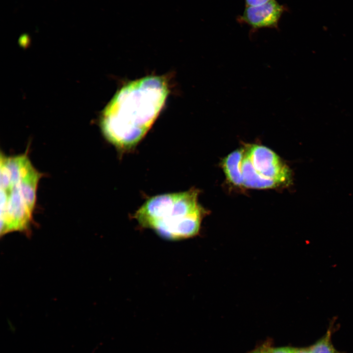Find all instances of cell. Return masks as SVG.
<instances>
[{
  "instance_id": "cell-9",
  "label": "cell",
  "mask_w": 353,
  "mask_h": 353,
  "mask_svg": "<svg viewBox=\"0 0 353 353\" xmlns=\"http://www.w3.org/2000/svg\"><path fill=\"white\" fill-rule=\"evenodd\" d=\"M271 347L268 344H264L249 353H270Z\"/></svg>"
},
{
  "instance_id": "cell-3",
  "label": "cell",
  "mask_w": 353,
  "mask_h": 353,
  "mask_svg": "<svg viewBox=\"0 0 353 353\" xmlns=\"http://www.w3.org/2000/svg\"><path fill=\"white\" fill-rule=\"evenodd\" d=\"M196 189L152 197L134 215L142 227L152 229L166 239L180 240L199 234L208 211L198 202Z\"/></svg>"
},
{
  "instance_id": "cell-2",
  "label": "cell",
  "mask_w": 353,
  "mask_h": 353,
  "mask_svg": "<svg viewBox=\"0 0 353 353\" xmlns=\"http://www.w3.org/2000/svg\"><path fill=\"white\" fill-rule=\"evenodd\" d=\"M41 176L32 165L27 153L12 156L1 153V235L28 230Z\"/></svg>"
},
{
  "instance_id": "cell-7",
  "label": "cell",
  "mask_w": 353,
  "mask_h": 353,
  "mask_svg": "<svg viewBox=\"0 0 353 353\" xmlns=\"http://www.w3.org/2000/svg\"><path fill=\"white\" fill-rule=\"evenodd\" d=\"M331 331L326 334L309 348L311 353H339L333 346L331 341Z\"/></svg>"
},
{
  "instance_id": "cell-6",
  "label": "cell",
  "mask_w": 353,
  "mask_h": 353,
  "mask_svg": "<svg viewBox=\"0 0 353 353\" xmlns=\"http://www.w3.org/2000/svg\"><path fill=\"white\" fill-rule=\"evenodd\" d=\"M242 156V148L237 149L225 157L221 164L227 180L232 185L239 188H243L240 171Z\"/></svg>"
},
{
  "instance_id": "cell-8",
  "label": "cell",
  "mask_w": 353,
  "mask_h": 353,
  "mask_svg": "<svg viewBox=\"0 0 353 353\" xmlns=\"http://www.w3.org/2000/svg\"><path fill=\"white\" fill-rule=\"evenodd\" d=\"M270 353H294V348L286 347L271 348Z\"/></svg>"
},
{
  "instance_id": "cell-11",
  "label": "cell",
  "mask_w": 353,
  "mask_h": 353,
  "mask_svg": "<svg viewBox=\"0 0 353 353\" xmlns=\"http://www.w3.org/2000/svg\"><path fill=\"white\" fill-rule=\"evenodd\" d=\"M294 353H311L309 348H294Z\"/></svg>"
},
{
  "instance_id": "cell-4",
  "label": "cell",
  "mask_w": 353,
  "mask_h": 353,
  "mask_svg": "<svg viewBox=\"0 0 353 353\" xmlns=\"http://www.w3.org/2000/svg\"><path fill=\"white\" fill-rule=\"evenodd\" d=\"M242 150L240 171L243 188L266 189L290 184L291 170L274 151L258 144H246Z\"/></svg>"
},
{
  "instance_id": "cell-5",
  "label": "cell",
  "mask_w": 353,
  "mask_h": 353,
  "mask_svg": "<svg viewBox=\"0 0 353 353\" xmlns=\"http://www.w3.org/2000/svg\"><path fill=\"white\" fill-rule=\"evenodd\" d=\"M286 10L283 5L276 0H271L258 6H246L237 20L254 30L263 28H277L280 19Z\"/></svg>"
},
{
  "instance_id": "cell-10",
  "label": "cell",
  "mask_w": 353,
  "mask_h": 353,
  "mask_svg": "<svg viewBox=\"0 0 353 353\" xmlns=\"http://www.w3.org/2000/svg\"><path fill=\"white\" fill-rule=\"evenodd\" d=\"M271 0H245L246 6H255L264 4Z\"/></svg>"
},
{
  "instance_id": "cell-1",
  "label": "cell",
  "mask_w": 353,
  "mask_h": 353,
  "mask_svg": "<svg viewBox=\"0 0 353 353\" xmlns=\"http://www.w3.org/2000/svg\"><path fill=\"white\" fill-rule=\"evenodd\" d=\"M169 91L163 76H147L123 86L101 116V126L107 141L121 151L135 147L156 119Z\"/></svg>"
}]
</instances>
